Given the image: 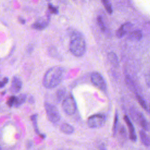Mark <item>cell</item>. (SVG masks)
I'll return each instance as SVG.
<instances>
[{
	"label": "cell",
	"mask_w": 150,
	"mask_h": 150,
	"mask_svg": "<svg viewBox=\"0 0 150 150\" xmlns=\"http://www.w3.org/2000/svg\"><path fill=\"white\" fill-rule=\"evenodd\" d=\"M64 71V69L60 66H54L50 68L46 72L43 79L44 86L49 89L57 86L63 79Z\"/></svg>",
	"instance_id": "cell-1"
},
{
	"label": "cell",
	"mask_w": 150,
	"mask_h": 150,
	"mask_svg": "<svg viewBox=\"0 0 150 150\" xmlns=\"http://www.w3.org/2000/svg\"><path fill=\"white\" fill-rule=\"evenodd\" d=\"M70 37L69 49L70 52L76 57L83 56L86 50V43L83 35L79 31L74 30L70 32Z\"/></svg>",
	"instance_id": "cell-2"
},
{
	"label": "cell",
	"mask_w": 150,
	"mask_h": 150,
	"mask_svg": "<svg viewBox=\"0 0 150 150\" xmlns=\"http://www.w3.org/2000/svg\"><path fill=\"white\" fill-rule=\"evenodd\" d=\"M45 108L49 120L52 123L57 122L60 119V115L57 108L53 104L46 103L45 104Z\"/></svg>",
	"instance_id": "cell-3"
},
{
	"label": "cell",
	"mask_w": 150,
	"mask_h": 150,
	"mask_svg": "<svg viewBox=\"0 0 150 150\" xmlns=\"http://www.w3.org/2000/svg\"><path fill=\"white\" fill-rule=\"evenodd\" d=\"M106 117L104 114H97L90 116L87 120V125L91 128H97L102 127L105 122Z\"/></svg>",
	"instance_id": "cell-4"
},
{
	"label": "cell",
	"mask_w": 150,
	"mask_h": 150,
	"mask_svg": "<svg viewBox=\"0 0 150 150\" xmlns=\"http://www.w3.org/2000/svg\"><path fill=\"white\" fill-rule=\"evenodd\" d=\"M62 107L67 114L72 115L74 114L77 109V106L73 97L69 96L64 98L62 103Z\"/></svg>",
	"instance_id": "cell-5"
},
{
	"label": "cell",
	"mask_w": 150,
	"mask_h": 150,
	"mask_svg": "<svg viewBox=\"0 0 150 150\" xmlns=\"http://www.w3.org/2000/svg\"><path fill=\"white\" fill-rule=\"evenodd\" d=\"M91 82L100 88L101 90L105 91L107 90V83L102 75L98 72H93L91 74Z\"/></svg>",
	"instance_id": "cell-6"
},
{
	"label": "cell",
	"mask_w": 150,
	"mask_h": 150,
	"mask_svg": "<svg viewBox=\"0 0 150 150\" xmlns=\"http://www.w3.org/2000/svg\"><path fill=\"white\" fill-rule=\"evenodd\" d=\"M50 15L47 13L45 16L39 19L37 21L32 25V28L38 30H42L45 29L49 25L50 21Z\"/></svg>",
	"instance_id": "cell-7"
},
{
	"label": "cell",
	"mask_w": 150,
	"mask_h": 150,
	"mask_svg": "<svg viewBox=\"0 0 150 150\" xmlns=\"http://www.w3.org/2000/svg\"><path fill=\"white\" fill-rule=\"evenodd\" d=\"M133 114L134 115V117H133V118L136 120L137 122H138L140 125L142 129L145 131L149 130V125L144 115L140 112H134Z\"/></svg>",
	"instance_id": "cell-8"
},
{
	"label": "cell",
	"mask_w": 150,
	"mask_h": 150,
	"mask_svg": "<svg viewBox=\"0 0 150 150\" xmlns=\"http://www.w3.org/2000/svg\"><path fill=\"white\" fill-rule=\"evenodd\" d=\"M22 87V82L21 79L17 76H14L12 79L11 86V91L14 93H17L21 90Z\"/></svg>",
	"instance_id": "cell-9"
},
{
	"label": "cell",
	"mask_w": 150,
	"mask_h": 150,
	"mask_svg": "<svg viewBox=\"0 0 150 150\" xmlns=\"http://www.w3.org/2000/svg\"><path fill=\"white\" fill-rule=\"evenodd\" d=\"M124 121H125L128 129H129V138L131 139V141L135 142L137 141V135H136V133L135 131V129H134V127L132 124V123L131 122V120H129V117L127 115H125L124 117Z\"/></svg>",
	"instance_id": "cell-10"
},
{
	"label": "cell",
	"mask_w": 150,
	"mask_h": 150,
	"mask_svg": "<svg viewBox=\"0 0 150 150\" xmlns=\"http://www.w3.org/2000/svg\"><path fill=\"white\" fill-rule=\"evenodd\" d=\"M132 28V25L130 22H127L122 25L117 31L116 35L118 38H120L124 36L126 33L129 32Z\"/></svg>",
	"instance_id": "cell-11"
},
{
	"label": "cell",
	"mask_w": 150,
	"mask_h": 150,
	"mask_svg": "<svg viewBox=\"0 0 150 150\" xmlns=\"http://www.w3.org/2000/svg\"><path fill=\"white\" fill-rule=\"evenodd\" d=\"M108 59L110 63L115 67H117L119 66V61L117 54L111 52L108 54Z\"/></svg>",
	"instance_id": "cell-12"
},
{
	"label": "cell",
	"mask_w": 150,
	"mask_h": 150,
	"mask_svg": "<svg viewBox=\"0 0 150 150\" xmlns=\"http://www.w3.org/2000/svg\"><path fill=\"white\" fill-rule=\"evenodd\" d=\"M139 137L141 142L142 144L145 146H149L150 145V138L146 134L144 130H141L139 131Z\"/></svg>",
	"instance_id": "cell-13"
},
{
	"label": "cell",
	"mask_w": 150,
	"mask_h": 150,
	"mask_svg": "<svg viewBox=\"0 0 150 150\" xmlns=\"http://www.w3.org/2000/svg\"><path fill=\"white\" fill-rule=\"evenodd\" d=\"M142 37V32L140 30H134L133 32H131L128 38L129 40H139Z\"/></svg>",
	"instance_id": "cell-14"
},
{
	"label": "cell",
	"mask_w": 150,
	"mask_h": 150,
	"mask_svg": "<svg viewBox=\"0 0 150 150\" xmlns=\"http://www.w3.org/2000/svg\"><path fill=\"white\" fill-rule=\"evenodd\" d=\"M60 130L62 132L66 134H72L74 131L73 126L67 123L62 124V125L60 126Z\"/></svg>",
	"instance_id": "cell-15"
},
{
	"label": "cell",
	"mask_w": 150,
	"mask_h": 150,
	"mask_svg": "<svg viewBox=\"0 0 150 150\" xmlns=\"http://www.w3.org/2000/svg\"><path fill=\"white\" fill-rule=\"evenodd\" d=\"M125 81H126V83H127V86H128V87L129 88V89L133 91L134 92H136L137 91L136 86H135L133 80L130 78L129 76H127L125 77Z\"/></svg>",
	"instance_id": "cell-16"
},
{
	"label": "cell",
	"mask_w": 150,
	"mask_h": 150,
	"mask_svg": "<svg viewBox=\"0 0 150 150\" xmlns=\"http://www.w3.org/2000/svg\"><path fill=\"white\" fill-rule=\"evenodd\" d=\"M66 94V91L65 88H59L56 93V98H57V100L59 102L60 101H62L65 97Z\"/></svg>",
	"instance_id": "cell-17"
},
{
	"label": "cell",
	"mask_w": 150,
	"mask_h": 150,
	"mask_svg": "<svg viewBox=\"0 0 150 150\" xmlns=\"http://www.w3.org/2000/svg\"><path fill=\"white\" fill-rule=\"evenodd\" d=\"M26 95L25 94H20L18 97H17L16 98V103L15 104V107H18L19 106H20L21 105H22L23 103H24L26 101Z\"/></svg>",
	"instance_id": "cell-18"
},
{
	"label": "cell",
	"mask_w": 150,
	"mask_h": 150,
	"mask_svg": "<svg viewBox=\"0 0 150 150\" xmlns=\"http://www.w3.org/2000/svg\"><path fill=\"white\" fill-rule=\"evenodd\" d=\"M101 1L105 8L106 11L108 13L111 14L112 12V8L111 4L110 2L109 1V0H101Z\"/></svg>",
	"instance_id": "cell-19"
},
{
	"label": "cell",
	"mask_w": 150,
	"mask_h": 150,
	"mask_svg": "<svg viewBox=\"0 0 150 150\" xmlns=\"http://www.w3.org/2000/svg\"><path fill=\"white\" fill-rule=\"evenodd\" d=\"M37 117H38V114H35L33 115H32L30 117V119L32 121L33 125V127L35 128V131L37 134H39V131L38 129V122H37Z\"/></svg>",
	"instance_id": "cell-20"
},
{
	"label": "cell",
	"mask_w": 150,
	"mask_h": 150,
	"mask_svg": "<svg viewBox=\"0 0 150 150\" xmlns=\"http://www.w3.org/2000/svg\"><path fill=\"white\" fill-rule=\"evenodd\" d=\"M136 98L137 99L138 103L142 107V108L145 110H147V105H146V104L145 100H144V98L140 95H139L138 94H136Z\"/></svg>",
	"instance_id": "cell-21"
},
{
	"label": "cell",
	"mask_w": 150,
	"mask_h": 150,
	"mask_svg": "<svg viewBox=\"0 0 150 150\" xmlns=\"http://www.w3.org/2000/svg\"><path fill=\"white\" fill-rule=\"evenodd\" d=\"M97 24L98 25V26L100 27V29L101 30V31L104 32L106 30V27L104 23V22L103 21L102 17L101 16H98L97 18Z\"/></svg>",
	"instance_id": "cell-22"
},
{
	"label": "cell",
	"mask_w": 150,
	"mask_h": 150,
	"mask_svg": "<svg viewBox=\"0 0 150 150\" xmlns=\"http://www.w3.org/2000/svg\"><path fill=\"white\" fill-rule=\"evenodd\" d=\"M118 114L116 112L114 118V125H113V134L115 135L116 134V132L117 131V126H118Z\"/></svg>",
	"instance_id": "cell-23"
},
{
	"label": "cell",
	"mask_w": 150,
	"mask_h": 150,
	"mask_svg": "<svg viewBox=\"0 0 150 150\" xmlns=\"http://www.w3.org/2000/svg\"><path fill=\"white\" fill-rule=\"evenodd\" d=\"M16 98H17V97H15V96H11L8 100V101H7V104L9 106V107H12L13 105H15V103H16Z\"/></svg>",
	"instance_id": "cell-24"
},
{
	"label": "cell",
	"mask_w": 150,
	"mask_h": 150,
	"mask_svg": "<svg viewBox=\"0 0 150 150\" xmlns=\"http://www.w3.org/2000/svg\"><path fill=\"white\" fill-rule=\"evenodd\" d=\"M48 8L49 9V11H50L51 13H54V14H57L59 13V11L57 9V8L55 6H54L52 4H49L48 5Z\"/></svg>",
	"instance_id": "cell-25"
},
{
	"label": "cell",
	"mask_w": 150,
	"mask_h": 150,
	"mask_svg": "<svg viewBox=\"0 0 150 150\" xmlns=\"http://www.w3.org/2000/svg\"><path fill=\"white\" fill-rule=\"evenodd\" d=\"M120 134L121 135V137L122 138H125L126 137H127V134H126V130H125V127H124L123 126H122L120 128Z\"/></svg>",
	"instance_id": "cell-26"
},
{
	"label": "cell",
	"mask_w": 150,
	"mask_h": 150,
	"mask_svg": "<svg viewBox=\"0 0 150 150\" xmlns=\"http://www.w3.org/2000/svg\"><path fill=\"white\" fill-rule=\"evenodd\" d=\"M8 81H9V79H8L7 77H4V78L1 81V83H0V86H1V88L4 87L8 83Z\"/></svg>",
	"instance_id": "cell-27"
},
{
	"label": "cell",
	"mask_w": 150,
	"mask_h": 150,
	"mask_svg": "<svg viewBox=\"0 0 150 150\" xmlns=\"http://www.w3.org/2000/svg\"><path fill=\"white\" fill-rule=\"evenodd\" d=\"M146 85L150 87V73L148 74V75L146 77Z\"/></svg>",
	"instance_id": "cell-28"
},
{
	"label": "cell",
	"mask_w": 150,
	"mask_h": 150,
	"mask_svg": "<svg viewBox=\"0 0 150 150\" xmlns=\"http://www.w3.org/2000/svg\"><path fill=\"white\" fill-rule=\"evenodd\" d=\"M18 21H19V22L21 24H25V22H26L25 19L21 17V16H19V17L18 18Z\"/></svg>",
	"instance_id": "cell-29"
},
{
	"label": "cell",
	"mask_w": 150,
	"mask_h": 150,
	"mask_svg": "<svg viewBox=\"0 0 150 150\" xmlns=\"http://www.w3.org/2000/svg\"><path fill=\"white\" fill-rule=\"evenodd\" d=\"M100 150H107L105 146L104 145V144H101L100 146Z\"/></svg>",
	"instance_id": "cell-30"
}]
</instances>
